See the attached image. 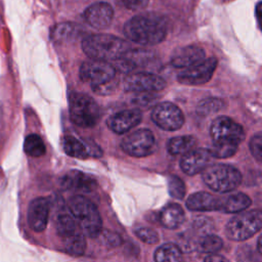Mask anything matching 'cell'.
Wrapping results in <instances>:
<instances>
[{"label":"cell","instance_id":"cell-1","mask_svg":"<svg viewBox=\"0 0 262 262\" xmlns=\"http://www.w3.org/2000/svg\"><path fill=\"white\" fill-rule=\"evenodd\" d=\"M125 36L140 45H156L167 35L166 19L157 13L148 12L134 15L124 25Z\"/></svg>","mask_w":262,"mask_h":262},{"label":"cell","instance_id":"cell-2","mask_svg":"<svg viewBox=\"0 0 262 262\" xmlns=\"http://www.w3.org/2000/svg\"><path fill=\"white\" fill-rule=\"evenodd\" d=\"M82 49L90 59L115 61L128 49L129 43L111 34H92L82 41Z\"/></svg>","mask_w":262,"mask_h":262},{"label":"cell","instance_id":"cell-3","mask_svg":"<svg viewBox=\"0 0 262 262\" xmlns=\"http://www.w3.org/2000/svg\"><path fill=\"white\" fill-rule=\"evenodd\" d=\"M80 79L90 84L92 90L99 95H110L118 85L116 69L113 63L90 59L80 67Z\"/></svg>","mask_w":262,"mask_h":262},{"label":"cell","instance_id":"cell-4","mask_svg":"<svg viewBox=\"0 0 262 262\" xmlns=\"http://www.w3.org/2000/svg\"><path fill=\"white\" fill-rule=\"evenodd\" d=\"M69 211L84 235L94 238L99 235L102 220L96 206L87 198L76 194L69 200Z\"/></svg>","mask_w":262,"mask_h":262},{"label":"cell","instance_id":"cell-5","mask_svg":"<svg viewBox=\"0 0 262 262\" xmlns=\"http://www.w3.org/2000/svg\"><path fill=\"white\" fill-rule=\"evenodd\" d=\"M202 178L212 190L220 193L234 190L242 182L241 172L226 164L208 165L202 171Z\"/></svg>","mask_w":262,"mask_h":262},{"label":"cell","instance_id":"cell-6","mask_svg":"<svg viewBox=\"0 0 262 262\" xmlns=\"http://www.w3.org/2000/svg\"><path fill=\"white\" fill-rule=\"evenodd\" d=\"M69 110L72 122L82 128L94 127L100 118L99 106L86 93L73 92L69 99Z\"/></svg>","mask_w":262,"mask_h":262},{"label":"cell","instance_id":"cell-7","mask_svg":"<svg viewBox=\"0 0 262 262\" xmlns=\"http://www.w3.org/2000/svg\"><path fill=\"white\" fill-rule=\"evenodd\" d=\"M262 227V214L260 210H252L238 213L233 216L225 226V235L233 242H243Z\"/></svg>","mask_w":262,"mask_h":262},{"label":"cell","instance_id":"cell-8","mask_svg":"<svg viewBox=\"0 0 262 262\" xmlns=\"http://www.w3.org/2000/svg\"><path fill=\"white\" fill-rule=\"evenodd\" d=\"M210 135L213 143H225L238 145L246 136L242 125L226 116L216 118L210 127Z\"/></svg>","mask_w":262,"mask_h":262},{"label":"cell","instance_id":"cell-9","mask_svg":"<svg viewBox=\"0 0 262 262\" xmlns=\"http://www.w3.org/2000/svg\"><path fill=\"white\" fill-rule=\"evenodd\" d=\"M121 147L124 152L131 157L142 158L151 155L156 150L157 142L151 131L139 129L126 135L121 141Z\"/></svg>","mask_w":262,"mask_h":262},{"label":"cell","instance_id":"cell-10","mask_svg":"<svg viewBox=\"0 0 262 262\" xmlns=\"http://www.w3.org/2000/svg\"><path fill=\"white\" fill-rule=\"evenodd\" d=\"M152 122L161 129L166 131H175L184 124V115L182 111L174 103L165 101L158 103L151 111Z\"/></svg>","mask_w":262,"mask_h":262},{"label":"cell","instance_id":"cell-11","mask_svg":"<svg viewBox=\"0 0 262 262\" xmlns=\"http://www.w3.org/2000/svg\"><path fill=\"white\" fill-rule=\"evenodd\" d=\"M166 87L165 80L147 72H136L128 74L123 81V88L128 92L150 93L161 91Z\"/></svg>","mask_w":262,"mask_h":262},{"label":"cell","instance_id":"cell-12","mask_svg":"<svg viewBox=\"0 0 262 262\" xmlns=\"http://www.w3.org/2000/svg\"><path fill=\"white\" fill-rule=\"evenodd\" d=\"M216 68L217 59L215 57L205 58L201 62L181 71L177 75V81L185 85H203L211 80Z\"/></svg>","mask_w":262,"mask_h":262},{"label":"cell","instance_id":"cell-13","mask_svg":"<svg viewBox=\"0 0 262 262\" xmlns=\"http://www.w3.org/2000/svg\"><path fill=\"white\" fill-rule=\"evenodd\" d=\"M156 58L155 52L142 49V48H135V49H128L120 58L115 60L114 68L121 72L131 74L132 72L145 68L154 62Z\"/></svg>","mask_w":262,"mask_h":262},{"label":"cell","instance_id":"cell-14","mask_svg":"<svg viewBox=\"0 0 262 262\" xmlns=\"http://www.w3.org/2000/svg\"><path fill=\"white\" fill-rule=\"evenodd\" d=\"M49 211L50 203L46 198H37L30 203L28 208V223L32 230L41 232L46 228Z\"/></svg>","mask_w":262,"mask_h":262},{"label":"cell","instance_id":"cell-15","mask_svg":"<svg viewBox=\"0 0 262 262\" xmlns=\"http://www.w3.org/2000/svg\"><path fill=\"white\" fill-rule=\"evenodd\" d=\"M85 21L95 29H105L114 17V9L106 2H96L88 6L83 12Z\"/></svg>","mask_w":262,"mask_h":262},{"label":"cell","instance_id":"cell-16","mask_svg":"<svg viewBox=\"0 0 262 262\" xmlns=\"http://www.w3.org/2000/svg\"><path fill=\"white\" fill-rule=\"evenodd\" d=\"M142 119V114L139 110H124L112 115L107 121V127L117 134H124L137 126Z\"/></svg>","mask_w":262,"mask_h":262},{"label":"cell","instance_id":"cell-17","mask_svg":"<svg viewBox=\"0 0 262 262\" xmlns=\"http://www.w3.org/2000/svg\"><path fill=\"white\" fill-rule=\"evenodd\" d=\"M60 185L67 190L88 193L97 187V182L92 176L84 172L72 170L61 177Z\"/></svg>","mask_w":262,"mask_h":262},{"label":"cell","instance_id":"cell-18","mask_svg":"<svg viewBox=\"0 0 262 262\" xmlns=\"http://www.w3.org/2000/svg\"><path fill=\"white\" fill-rule=\"evenodd\" d=\"M62 148L68 156L81 160L87 159L89 157L98 158L102 155L99 146L95 145L94 143L90 144V142L85 143L82 140L71 135H67L63 137Z\"/></svg>","mask_w":262,"mask_h":262},{"label":"cell","instance_id":"cell-19","mask_svg":"<svg viewBox=\"0 0 262 262\" xmlns=\"http://www.w3.org/2000/svg\"><path fill=\"white\" fill-rule=\"evenodd\" d=\"M211 155L206 148H193L184 154L180 160V168L187 175H195L202 172L209 164Z\"/></svg>","mask_w":262,"mask_h":262},{"label":"cell","instance_id":"cell-20","mask_svg":"<svg viewBox=\"0 0 262 262\" xmlns=\"http://www.w3.org/2000/svg\"><path fill=\"white\" fill-rule=\"evenodd\" d=\"M206 58L205 50L196 45H186L177 48L171 56V64L175 68L186 69Z\"/></svg>","mask_w":262,"mask_h":262},{"label":"cell","instance_id":"cell-21","mask_svg":"<svg viewBox=\"0 0 262 262\" xmlns=\"http://www.w3.org/2000/svg\"><path fill=\"white\" fill-rule=\"evenodd\" d=\"M223 199H220L206 191H199L190 194L186 200V207L190 211L209 212L221 211Z\"/></svg>","mask_w":262,"mask_h":262},{"label":"cell","instance_id":"cell-22","mask_svg":"<svg viewBox=\"0 0 262 262\" xmlns=\"http://www.w3.org/2000/svg\"><path fill=\"white\" fill-rule=\"evenodd\" d=\"M161 224L169 229L178 228L184 221V211L178 204L167 205L159 215Z\"/></svg>","mask_w":262,"mask_h":262},{"label":"cell","instance_id":"cell-23","mask_svg":"<svg viewBox=\"0 0 262 262\" xmlns=\"http://www.w3.org/2000/svg\"><path fill=\"white\" fill-rule=\"evenodd\" d=\"M55 228L58 236L64 237L77 230H79V226L74 219L73 215L69 211V209L63 206L58 210L55 217Z\"/></svg>","mask_w":262,"mask_h":262},{"label":"cell","instance_id":"cell-24","mask_svg":"<svg viewBox=\"0 0 262 262\" xmlns=\"http://www.w3.org/2000/svg\"><path fill=\"white\" fill-rule=\"evenodd\" d=\"M251 204L252 201L246 193L237 192L223 199L221 211L223 213H241L248 209Z\"/></svg>","mask_w":262,"mask_h":262},{"label":"cell","instance_id":"cell-25","mask_svg":"<svg viewBox=\"0 0 262 262\" xmlns=\"http://www.w3.org/2000/svg\"><path fill=\"white\" fill-rule=\"evenodd\" d=\"M67 253L73 256H81L86 250V239L79 229L64 237L60 238Z\"/></svg>","mask_w":262,"mask_h":262},{"label":"cell","instance_id":"cell-26","mask_svg":"<svg viewBox=\"0 0 262 262\" xmlns=\"http://www.w3.org/2000/svg\"><path fill=\"white\" fill-rule=\"evenodd\" d=\"M196 145V139L191 135L176 136L169 139L167 143V149L169 154L173 156L184 155L193 149Z\"/></svg>","mask_w":262,"mask_h":262},{"label":"cell","instance_id":"cell-27","mask_svg":"<svg viewBox=\"0 0 262 262\" xmlns=\"http://www.w3.org/2000/svg\"><path fill=\"white\" fill-rule=\"evenodd\" d=\"M155 262H181L182 253L178 246L167 243L160 246L154 254Z\"/></svg>","mask_w":262,"mask_h":262},{"label":"cell","instance_id":"cell-28","mask_svg":"<svg viewBox=\"0 0 262 262\" xmlns=\"http://www.w3.org/2000/svg\"><path fill=\"white\" fill-rule=\"evenodd\" d=\"M79 29L71 23H61L54 26L51 30L50 37L55 43H63L73 40L78 36Z\"/></svg>","mask_w":262,"mask_h":262},{"label":"cell","instance_id":"cell-29","mask_svg":"<svg viewBox=\"0 0 262 262\" xmlns=\"http://www.w3.org/2000/svg\"><path fill=\"white\" fill-rule=\"evenodd\" d=\"M223 247V241L216 234L207 233L202 235L195 245V250L200 253L214 254L221 250Z\"/></svg>","mask_w":262,"mask_h":262},{"label":"cell","instance_id":"cell-30","mask_svg":"<svg viewBox=\"0 0 262 262\" xmlns=\"http://www.w3.org/2000/svg\"><path fill=\"white\" fill-rule=\"evenodd\" d=\"M25 152L33 158H39L45 155L46 147L42 138L37 134H30L26 137L24 142Z\"/></svg>","mask_w":262,"mask_h":262},{"label":"cell","instance_id":"cell-31","mask_svg":"<svg viewBox=\"0 0 262 262\" xmlns=\"http://www.w3.org/2000/svg\"><path fill=\"white\" fill-rule=\"evenodd\" d=\"M238 145L225 144V143H212L210 148L208 149L211 157L217 159H226L230 158L237 151Z\"/></svg>","mask_w":262,"mask_h":262},{"label":"cell","instance_id":"cell-32","mask_svg":"<svg viewBox=\"0 0 262 262\" xmlns=\"http://www.w3.org/2000/svg\"><path fill=\"white\" fill-rule=\"evenodd\" d=\"M223 106H224L223 100H221L219 98H215V97H209V98L202 100L199 103V105L196 107V112H198V114H200L202 116H207L212 113L218 112Z\"/></svg>","mask_w":262,"mask_h":262},{"label":"cell","instance_id":"cell-33","mask_svg":"<svg viewBox=\"0 0 262 262\" xmlns=\"http://www.w3.org/2000/svg\"><path fill=\"white\" fill-rule=\"evenodd\" d=\"M168 191L169 194L177 200H181L185 195V184L181 178L176 175H170L168 177Z\"/></svg>","mask_w":262,"mask_h":262},{"label":"cell","instance_id":"cell-34","mask_svg":"<svg viewBox=\"0 0 262 262\" xmlns=\"http://www.w3.org/2000/svg\"><path fill=\"white\" fill-rule=\"evenodd\" d=\"M135 235L145 244L156 245L159 242V234L149 227H140L134 231Z\"/></svg>","mask_w":262,"mask_h":262},{"label":"cell","instance_id":"cell-35","mask_svg":"<svg viewBox=\"0 0 262 262\" xmlns=\"http://www.w3.org/2000/svg\"><path fill=\"white\" fill-rule=\"evenodd\" d=\"M249 147L252 156L258 162H261L262 161V135L260 132H258L251 138Z\"/></svg>","mask_w":262,"mask_h":262},{"label":"cell","instance_id":"cell-36","mask_svg":"<svg viewBox=\"0 0 262 262\" xmlns=\"http://www.w3.org/2000/svg\"><path fill=\"white\" fill-rule=\"evenodd\" d=\"M99 234H101V239L106 246L119 247L123 243L120 234H118L115 231L106 229V230H101Z\"/></svg>","mask_w":262,"mask_h":262},{"label":"cell","instance_id":"cell-37","mask_svg":"<svg viewBox=\"0 0 262 262\" xmlns=\"http://www.w3.org/2000/svg\"><path fill=\"white\" fill-rule=\"evenodd\" d=\"M149 0H122L123 4L131 10H140L143 9Z\"/></svg>","mask_w":262,"mask_h":262},{"label":"cell","instance_id":"cell-38","mask_svg":"<svg viewBox=\"0 0 262 262\" xmlns=\"http://www.w3.org/2000/svg\"><path fill=\"white\" fill-rule=\"evenodd\" d=\"M204 262H229L225 257L221 256V255H216V254H210L208 255Z\"/></svg>","mask_w":262,"mask_h":262},{"label":"cell","instance_id":"cell-39","mask_svg":"<svg viewBox=\"0 0 262 262\" xmlns=\"http://www.w3.org/2000/svg\"><path fill=\"white\" fill-rule=\"evenodd\" d=\"M261 237L262 236H259L258 239H257V250H258V253L261 254L262 251H261Z\"/></svg>","mask_w":262,"mask_h":262},{"label":"cell","instance_id":"cell-40","mask_svg":"<svg viewBox=\"0 0 262 262\" xmlns=\"http://www.w3.org/2000/svg\"><path fill=\"white\" fill-rule=\"evenodd\" d=\"M224 1H229V0H224Z\"/></svg>","mask_w":262,"mask_h":262}]
</instances>
